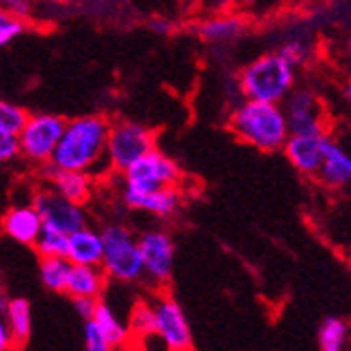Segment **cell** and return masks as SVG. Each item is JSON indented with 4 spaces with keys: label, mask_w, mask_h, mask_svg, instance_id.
I'll return each mask as SVG.
<instances>
[{
    "label": "cell",
    "mask_w": 351,
    "mask_h": 351,
    "mask_svg": "<svg viewBox=\"0 0 351 351\" xmlns=\"http://www.w3.org/2000/svg\"><path fill=\"white\" fill-rule=\"evenodd\" d=\"M29 204L40 215L43 228H49V230L72 234L74 230L88 223V213H86L84 204L68 200L66 196H61L59 191H55L47 183L32 194Z\"/></svg>",
    "instance_id": "obj_8"
},
{
    "label": "cell",
    "mask_w": 351,
    "mask_h": 351,
    "mask_svg": "<svg viewBox=\"0 0 351 351\" xmlns=\"http://www.w3.org/2000/svg\"><path fill=\"white\" fill-rule=\"evenodd\" d=\"M291 133H324L328 131V114L317 90L309 86H293L280 104Z\"/></svg>",
    "instance_id": "obj_9"
},
{
    "label": "cell",
    "mask_w": 351,
    "mask_h": 351,
    "mask_svg": "<svg viewBox=\"0 0 351 351\" xmlns=\"http://www.w3.org/2000/svg\"><path fill=\"white\" fill-rule=\"evenodd\" d=\"M328 131L324 133H291L286 143L282 145V152L286 156L295 171H299L305 177H315L322 167L324 152L328 145Z\"/></svg>",
    "instance_id": "obj_12"
},
{
    "label": "cell",
    "mask_w": 351,
    "mask_h": 351,
    "mask_svg": "<svg viewBox=\"0 0 351 351\" xmlns=\"http://www.w3.org/2000/svg\"><path fill=\"white\" fill-rule=\"evenodd\" d=\"M66 120L57 114H29L19 131V156L32 165H47L63 133Z\"/></svg>",
    "instance_id": "obj_7"
},
{
    "label": "cell",
    "mask_w": 351,
    "mask_h": 351,
    "mask_svg": "<svg viewBox=\"0 0 351 351\" xmlns=\"http://www.w3.org/2000/svg\"><path fill=\"white\" fill-rule=\"evenodd\" d=\"M72 305L82 320H86V317H93L95 307H97V299L95 297H72Z\"/></svg>",
    "instance_id": "obj_32"
},
{
    "label": "cell",
    "mask_w": 351,
    "mask_h": 351,
    "mask_svg": "<svg viewBox=\"0 0 351 351\" xmlns=\"http://www.w3.org/2000/svg\"><path fill=\"white\" fill-rule=\"evenodd\" d=\"M347 261H349V265H351V248L347 250Z\"/></svg>",
    "instance_id": "obj_38"
},
{
    "label": "cell",
    "mask_w": 351,
    "mask_h": 351,
    "mask_svg": "<svg viewBox=\"0 0 351 351\" xmlns=\"http://www.w3.org/2000/svg\"><path fill=\"white\" fill-rule=\"evenodd\" d=\"M9 303H11V297L5 293V289H0V315H5V313H7Z\"/></svg>",
    "instance_id": "obj_36"
},
{
    "label": "cell",
    "mask_w": 351,
    "mask_h": 351,
    "mask_svg": "<svg viewBox=\"0 0 351 351\" xmlns=\"http://www.w3.org/2000/svg\"><path fill=\"white\" fill-rule=\"evenodd\" d=\"M126 326H129L131 337H137V339L154 337V307H152V303H145V301L137 303L131 309Z\"/></svg>",
    "instance_id": "obj_24"
},
{
    "label": "cell",
    "mask_w": 351,
    "mask_h": 351,
    "mask_svg": "<svg viewBox=\"0 0 351 351\" xmlns=\"http://www.w3.org/2000/svg\"><path fill=\"white\" fill-rule=\"evenodd\" d=\"M246 32V23L242 17L238 15H221V17H213L206 19L198 25V36L210 45V47H230L236 40L242 38V34Z\"/></svg>",
    "instance_id": "obj_18"
},
{
    "label": "cell",
    "mask_w": 351,
    "mask_h": 351,
    "mask_svg": "<svg viewBox=\"0 0 351 351\" xmlns=\"http://www.w3.org/2000/svg\"><path fill=\"white\" fill-rule=\"evenodd\" d=\"M181 179V169L171 156L158 147L149 149L133 162L126 171H122V187L137 191V194H149V191L177 185Z\"/></svg>",
    "instance_id": "obj_6"
},
{
    "label": "cell",
    "mask_w": 351,
    "mask_h": 351,
    "mask_svg": "<svg viewBox=\"0 0 351 351\" xmlns=\"http://www.w3.org/2000/svg\"><path fill=\"white\" fill-rule=\"evenodd\" d=\"M228 126L242 143L263 154L282 152V145L291 135L282 106L257 99H244L234 106Z\"/></svg>",
    "instance_id": "obj_2"
},
{
    "label": "cell",
    "mask_w": 351,
    "mask_h": 351,
    "mask_svg": "<svg viewBox=\"0 0 351 351\" xmlns=\"http://www.w3.org/2000/svg\"><path fill=\"white\" fill-rule=\"evenodd\" d=\"M154 307V335L162 341L171 351H187L194 345L191 328L181 305L167 295H160L152 301Z\"/></svg>",
    "instance_id": "obj_11"
},
{
    "label": "cell",
    "mask_w": 351,
    "mask_h": 351,
    "mask_svg": "<svg viewBox=\"0 0 351 351\" xmlns=\"http://www.w3.org/2000/svg\"><path fill=\"white\" fill-rule=\"evenodd\" d=\"M240 3H244V5H250V3H254V0H240Z\"/></svg>",
    "instance_id": "obj_39"
},
{
    "label": "cell",
    "mask_w": 351,
    "mask_h": 351,
    "mask_svg": "<svg viewBox=\"0 0 351 351\" xmlns=\"http://www.w3.org/2000/svg\"><path fill=\"white\" fill-rule=\"evenodd\" d=\"M110 120L101 114H86L66 120L63 133L51 156V165L63 171L88 173L93 179L110 169L106 160V141Z\"/></svg>",
    "instance_id": "obj_1"
},
{
    "label": "cell",
    "mask_w": 351,
    "mask_h": 351,
    "mask_svg": "<svg viewBox=\"0 0 351 351\" xmlns=\"http://www.w3.org/2000/svg\"><path fill=\"white\" fill-rule=\"evenodd\" d=\"M93 320L104 328V332L108 335V339H110L114 349L116 347H124L126 341H129V337H131L126 322H122L120 317H118V313L112 309V305L101 301V299H97V307H95Z\"/></svg>",
    "instance_id": "obj_20"
},
{
    "label": "cell",
    "mask_w": 351,
    "mask_h": 351,
    "mask_svg": "<svg viewBox=\"0 0 351 351\" xmlns=\"http://www.w3.org/2000/svg\"><path fill=\"white\" fill-rule=\"evenodd\" d=\"M27 110H23L17 104H11L7 99H0V131H7L13 135H19L23 124L27 120Z\"/></svg>",
    "instance_id": "obj_26"
},
{
    "label": "cell",
    "mask_w": 351,
    "mask_h": 351,
    "mask_svg": "<svg viewBox=\"0 0 351 351\" xmlns=\"http://www.w3.org/2000/svg\"><path fill=\"white\" fill-rule=\"evenodd\" d=\"M74 265H101L104 259V238L101 232L90 228L88 223L72 234H68V254Z\"/></svg>",
    "instance_id": "obj_17"
},
{
    "label": "cell",
    "mask_w": 351,
    "mask_h": 351,
    "mask_svg": "<svg viewBox=\"0 0 351 351\" xmlns=\"http://www.w3.org/2000/svg\"><path fill=\"white\" fill-rule=\"evenodd\" d=\"M70 269H72V263L68 257H40L38 276L47 291L66 293V282H68Z\"/></svg>",
    "instance_id": "obj_22"
},
{
    "label": "cell",
    "mask_w": 351,
    "mask_h": 351,
    "mask_svg": "<svg viewBox=\"0 0 351 351\" xmlns=\"http://www.w3.org/2000/svg\"><path fill=\"white\" fill-rule=\"evenodd\" d=\"M120 196H122V202L129 208L147 213L158 219H171L181 208V191L177 189V185L156 189V191H149V194H137V191L122 187Z\"/></svg>",
    "instance_id": "obj_13"
},
{
    "label": "cell",
    "mask_w": 351,
    "mask_h": 351,
    "mask_svg": "<svg viewBox=\"0 0 351 351\" xmlns=\"http://www.w3.org/2000/svg\"><path fill=\"white\" fill-rule=\"evenodd\" d=\"M19 158V139L13 133L0 131V165H9Z\"/></svg>",
    "instance_id": "obj_30"
},
{
    "label": "cell",
    "mask_w": 351,
    "mask_h": 351,
    "mask_svg": "<svg viewBox=\"0 0 351 351\" xmlns=\"http://www.w3.org/2000/svg\"><path fill=\"white\" fill-rule=\"evenodd\" d=\"M137 242L143 259L145 280L152 286L165 289L175 271V242L171 234L160 228H154L143 232Z\"/></svg>",
    "instance_id": "obj_10"
},
{
    "label": "cell",
    "mask_w": 351,
    "mask_h": 351,
    "mask_svg": "<svg viewBox=\"0 0 351 351\" xmlns=\"http://www.w3.org/2000/svg\"><path fill=\"white\" fill-rule=\"evenodd\" d=\"M315 177L332 189L351 187V149L330 137L324 152L322 167Z\"/></svg>",
    "instance_id": "obj_16"
},
{
    "label": "cell",
    "mask_w": 351,
    "mask_h": 351,
    "mask_svg": "<svg viewBox=\"0 0 351 351\" xmlns=\"http://www.w3.org/2000/svg\"><path fill=\"white\" fill-rule=\"evenodd\" d=\"M43 177L47 185H51L61 196H66L72 202L86 204L93 196L95 189V179L88 173L80 171H63L53 167L51 162L43 165Z\"/></svg>",
    "instance_id": "obj_14"
},
{
    "label": "cell",
    "mask_w": 351,
    "mask_h": 351,
    "mask_svg": "<svg viewBox=\"0 0 351 351\" xmlns=\"http://www.w3.org/2000/svg\"><path fill=\"white\" fill-rule=\"evenodd\" d=\"M13 345H15V343H13L9 324H7V320H5V315H0V351H7V349H11Z\"/></svg>",
    "instance_id": "obj_33"
},
{
    "label": "cell",
    "mask_w": 351,
    "mask_h": 351,
    "mask_svg": "<svg viewBox=\"0 0 351 351\" xmlns=\"http://www.w3.org/2000/svg\"><path fill=\"white\" fill-rule=\"evenodd\" d=\"M149 27L156 32V34H162V36H167V34H171L173 23H171L169 19H162V17H154V19L149 21Z\"/></svg>",
    "instance_id": "obj_34"
},
{
    "label": "cell",
    "mask_w": 351,
    "mask_h": 351,
    "mask_svg": "<svg viewBox=\"0 0 351 351\" xmlns=\"http://www.w3.org/2000/svg\"><path fill=\"white\" fill-rule=\"evenodd\" d=\"M0 228H3L5 236H9L13 242L32 246L43 232V221L32 204H19L3 215Z\"/></svg>",
    "instance_id": "obj_15"
},
{
    "label": "cell",
    "mask_w": 351,
    "mask_h": 351,
    "mask_svg": "<svg viewBox=\"0 0 351 351\" xmlns=\"http://www.w3.org/2000/svg\"><path fill=\"white\" fill-rule=\"evenodd\" d=\"M104 259L101 269L108 280L120 284H137L145 280L143 259L135 232L124 223H108L101 230Z\"/></svg>",
    "instance_id": "obj_4"
},
{
    "label": "cell",
    "mask_w": 351,
    "mask_h": 351,
    "mask_svg": "<svg viewBox=\"0 0 351 351\" xmlns=\"http://www.w3.org/2000/svg\"><path fill=\"white\" fill-rule=\"evenodd\" d=\"M82 345L86 351H110V349H114L108 335L104 332V328L95 322L93 317L82 320Z\"/></svg>",
    "instance_id": "obj_28"
},
{
    "label": "cell",
    "mask_w": 351,
    "mask_h": 351,
    "mask_svg": "<svg viewBox=\"0 0 351 351\" xmlns=\"http://www.w3.org/2000/svg\"><path fill=\"white\" fill-rule=\"evenodd\" d=\"M40 257H66L68 254V234L43 228L36 242L32 244Z\"/></svg>",
    "instance_id": "obj_25"
},
{
    "label": "cell",
    "mask_w": 351,
    "mask_h": 351,
    "mask_svg": "<svg viewBox=\"0 0 351 351\" xmlns=\"http://www.w3.org/2000/svg\"><path fill=\"white\" fill-rule=\"evenodd\" d=\"M295 84L297 68L278 53L254 57L238 74V88L244 99L282 104Z\"/></svg>",
    "instance_id": "obj_3"
},
{
    "label": "cell",
    "mask_w": 351,
    "mask_h": 351,
    "mask_svg": "<svg viewBox=\"0 0 351 351\" xmlns=\"http://www.w3.org/2000/svg\"><path fill=\"white\" fill-rule=\"evenodd\" d=\"M345 53H347V57L351 59V38L347 40V45H345Z\"/></svg>",
    "instance_id": "obj_37"
},
{
    "label": "cell",
    "mask_w": 351,
    "mask_h": 351,
    "mask_svg": "<svg viewBox=\"0 0 351 351\" xmlns=\"http://www.w3.org/2000/svg\"><path fill=\"white\" fill-rule=\"evenodd\" d=\"M156 147V135L149 126L133 120L110 122L108 141H106V160L110 171L122 173L141 156Z\"/></svg>",
    "instance_id": "obj_5"
},
{
    "label": "cell",
    "mask_w": 351,
    "mask_h": 351,
    "mask_svg": "<svg viewBox=\"0 0 351 351\" xmlns=\"http://www.w3.org/2000/svg\"><path fill=\"white\" fill-rule=\"evenodd\" d=\"M0 9H5L7 13L15 15L19 19H25L32 13L29 0H0Z\"/></svg>",
    "instance_id": "obj_31"
},
{
    "label": "cell",
    "mask_w": 351,
    "mask_h": 351,
    "mask_svg": "<svg viewBox=\"0 0 351 351\" xmlns=\"http://www.w3.org/2000/svg\"><path fill=\"white\" fill-rule=\"evenodd\" d=\"M349 328L341 317H324L320 328H317V347L322 351H341L347 345Z\"/></svg>",
    "instance_id": "obj_23"
},
{
    "label": "cell",
    "mask_w": 351,
    "mask_h": 351,
    "mask_svg": "<svg viewBox=\"0 0 351 351\" xmlns=\"http://www.w3.org/2000/svg\"><path fill=\"white\" fill-rule=\"evenodd\" d=\"M280 57H284L286 61L291 63L295 68H301L305 63L311 59L313 51H311V45L303 38H291V40H284L282 47L276 51Z\"/></svg>",
    "instance_id": "obj_27"
},
{
    "label": "cell",
    "mask_w": 351,
    "mask_h": 351,
    "mask_svg": "<svg viewBox=\"0 0 351 351\" xmlns=\"http://www.w3.org/2000/svg\"><path fill=\"white\" fill-rule=\"evenodd\" d=\"M341 95H343V104H345V110L349 112V116H351V78L343 84V90H341Z\"/></svg>",
    "instance_id": "obj_35"
},
{
    "label": "cell",
    "mask_w": 351,
    "mask_h": 351,
    "mask_svg": "<svg viewBox=\"0 0 351 351\" xmlns=\"http://www.w3.org/2000/svg\"><path fill=\"white\" fill-rule=\"evenodd\" d=\"M108 276L101 265H74L68 274L66 295L70 297H95L99 299L106 291Z\"/></svg>",
    "instance_id": "obj_19"
},
{
    "label": "cell",
    "mask_w": 351,
    "mask_h": 351,
    "mask_svg": "<svg viewBox=\"0 0 351 351\" xmlns=\"http://www.w3.org/2000/svg\"><path fill=\"white\" fill-rule=\"evenodd\" d=\"M23 29H25L23 19L7 13L5 9H0V49L11 45L15 38H19L23 34Z\"/></svg>",
    "instance_id": "obj_29"
},
{
    "label": "cell",
    "mask_w": 351,
    "mask_h": 351,
    "mask_svg": "<svg viewBox=\"0 0 351 351\" xmlns=\"http://www.w3.org/2000/svg\"><path fill=\"white\" fill-rule=\"evenodd\" d=\"M5 320L9 324L15 345H25L32 337V307L25 299H11Z\"/></svg>",
    "instance_id": "obj_21"
}]
</instances>
